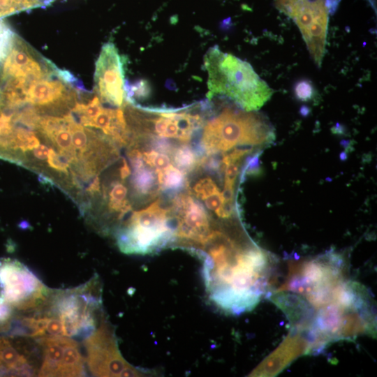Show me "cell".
Instances as JSON below:
<instances>
[{
    "mask_svg": "<svg viewBox=\"0 0 377 377\" xmlns=\"http://www.w3.org/2000/svg\"><path fill=\"white\" fill-rule=\"evenodd\" d=\"M234 209L233 200L223 201L221 205L215 211V214L220 219H228L232 216Z\"/></svg>",
    "mask_w": 377,
    "mask_h": 377,
    "instance_id": "cell-23",
    "label": "cell"
},
{
    "mask_svg": "<svg viewBox=\"0 0 377 377\" xmlns=\"http://www.w3.org/2000/svg\"><path fill=\"white\" fill-rule=\"evenodd\" d=\"M170 165V159L165 153H157L154 160V167L158 170H163Z\"/></svg>",
    "mask_w": 377,
    "mask_h": 377,
    "instance_id": "cell-25",
    "label": "cell"
},
{
    "mask_svg": "<svg viewBox=\"0 0 377 377\" xmlns=\"http://www.w3.org/2000/svg\"><path fill=\"white\" fill-rule=\"evenodd\" d=\"M310 112V108L306 105L301 106L300 109V114L303 117H306Z\"/></svg>",
    "mask_w": 377,
    "mask_h": 377,
    "instance_id": "cell-27",
    "label": "cell"
},
{
    "mask_svg": "<svg viewBox=\"0 0 377 377\" xmlns=\"http://www.w3.org/2000/svg\"><path fill=\"white\" fill-rule=\"evenodd\" d=\"M275 6L297 25L313 61L320 67L328 25L329 13L324 0H276Z\"/></svg>",
    "mask_w": 377,
    "mask_h": 377,
    "instance_id": "cell-9",
    "label": "cell"
},
{
    "mask_svg": "<svg viewBox=\"0 0 377 377\" xmlns=\"http://www.w3.org/2000/svg\"><path fill=\"white\" fill-rule=\"evenodd\" d=\"M124 89L126 101L132 103L135 99H143L147 98L150 93L149 82L144 80L136 81L132 84H125Z\"/></svg>",
    "mask_w": 377,
    "mask_h": 377,
    "instance_id": "cell-18",
    "label": "cell"
},
{
    "mask_svg": "<svg viewBox=\"0 0 377 377\" xmlns=\"http://www.w3.org/2000/svg\"><path fill=\"white\" fill-rule=\"evenodd\" d=\"M198 257L203 263L202 274L210 300L250 289L272 264L268 253L255 243H241L225 232L216 234Z\"/></svg>",
    "mask_w": 377,
    "mask_h": 377,
    "instance_id": "cell-2",
    "label": "cell"
},
{
    "mask_svg": "<svg viewBox=\"0 0 377 377\" xmlns=\"http://www.w3.org/2000/svg\"><path fill=\"white\" fill-rule=\"evenodd\" d=\"M240 167V161L230 162L224 173V182L235 184Z\"/></svg>",
    "mask_w": 377,
    "mask_h": 377,
    "instance_id": "cell-22",
    "label": "cell"
},
{
    "mask_svg": "<svg viewBox=\"0 0 377 377\" xmlns=\"http://www.w3.org/2000/svg\"><path fill=\"white\" fill-rule=\"evenodd\" d=\"M175 219V247L197 256L208 242L213 228L212 219L205 207L191 195H177L169 208Z\"/></svg>",
    "mask_w": 377,
    "mask_h": 377,
    "instance_id": "cell-8",
    "label": "cell"
},
{
    "mask_svg": "<svg viewBox=\"0 0 377 377\" xmlns=\"http://www.w3.org/2000/svg\"><path fill=\"white\" fill-rule=\"evenodd\" d=\"M119 249L127 254H149L175 246L169 209L160 200L133 212L114 232Z\"/></svg>",
    "mask_w": 377,
    "mask_h": 377,
    "instance_id": "cell-6",
    "label": "cell"
},
{
    "mask_svg": "<svg viewBox=\"0 0 377 377\" xmlns=\"http://www.w3.org/2000/svg\"><path fill=\"white\" fill-rule=\"evenodd\" d=\"M95 91L101 103L124 108L128 103L121 57L112 43L105 44L96 63Z\"/></svg>",
    "mask_w": 377,
    "mask_h": 377,
    "instance_id": "cell-12",
    "label": "cell"
},
{
    "mask_svg": "<svg viewBox=\"0 0 377 377\" xmlns=\"http://www.w3.org/2000/svg\"><path fill=\"white\" fill-rule=\"evenodd\" d=\"M204 200L207 208L210 211L215 212L223 203V198L219 191L207 196Z\"/></svg>",
    "mask_w": 377,
    "mask_h": 377,
    "instance_id": "cell-24",
    "label": "cell"
},
{
    "mask_svg": "<svg viewBox=\"0 0 377 377\" xmlns=\"http://www.w3.org/2000/svg\"><path fill=\"white\" fill-rule=\"evenodd\" d=\"M41 352L38 376H82L84 359L79 343L60 335L44 336L36 339Z\"/></svg>",
    "mask_w": 377,
    "mask_h": 377,
    "instance_id": "cell-11",
    "label": "cell"
},
{
    "mask_svg": "<svg viewBox=\"0 0 377 377\" xmlns=\"http://www.w3.org/2000/svg\"><path fill=\"white\" fill-rule=\"evenodd\" d=\"M347 269L341 254L328 251L292 265L285 282L271 293L290 330L308 339L313 353L336 341L376 337L374 300L364 286L348 278Z\"/></svg>",
    "mask_w": 377,
    "mask_h": 377,
    "instance_id": "cell-1",
    "label": "cell"
},
{
    "mask_svg": "<svg viewBox=\"0 0 377 377\" xmlns=\"http://www.w3.org/2000/svg\"><path fill=\"white\" fill-rule=\"evenodd\" d=\"M0 290L5 302L20 311L36 309L52 291L27 266L10 258L0 260Z\"/></svg>",
    "mask_w": 377,
    "mask_h": 377,
    "instance_id": "cell-7",
    "label": "cell"
},
{
    "mask_svg": "<svg viewBox=\"0 0 377 377\" xmlns=\"http://www.w3.org/2000/svg\"><path fill=\"white\" fill-rule=\"evenodd\" d=\"M15 34L10 29L0 35V64L7 57L13 45Z\"/></svg>",
    "mask_w": 377,
    "mask_h": 377,
    "instance_id": "cell-21",
    "label": "cell"
},
{
    "mask_svg": "<svg viewBox=\"0 0 377 377\" xmlns=\"http://www.w3.org/2000/svg\"><path fill=\"white\" fill-rule=\"evenodd\" d=\"M223 201H232L234 199V184L224 182V188L221 193Z\"/></svg>",
    "mask_w": 377,
    "mask_h": 377,
    "instance_id": "cell-26",
    "label": "cell"
},
{
    "mask_svg": "<svg viewBox=\"0 0 377 377\" xmlns=\"http://www.w3.org/2000/svg\"><path fill=\"white\" fill-rule=\"evenodd\" d=\"M170 154L174 163L184 173L197 168L198 159L191 146L186 143L176 146Z\"/></svg>",
    "mask_w": 377,
    "mask_h": 377,
    "instance_id": "cell-16",
    "label": "cell"
},
{
    "mask_svg": "<svg viewBox=\"0 0 377 377\" xmlns=\"http://www.w3.org/2000/svg\"><path fill=\"white\" fill-rule=\"evenodd\" d=\"M50 0H0V17L36 8Z\"/></svg>",
    "mask_w": 377,
    "mask_h": 377,
    "instance_id": "cell-17",
    "label": "cell"
},
{
    "mask_svg": "<svg viewBox=\"0 0 377 377\" xmlns=\"http://www.w3.org/2000/svg\"><path fill=\"white\" fill-rule=\"evenodd\" d=\"M311 354L307 339L300 333L290 330L279 346L251 372L252 376H274L297 358Z\"/></svg>",
    "mask_w": 377,
    "mask_h": 377,
    "instance_id": "cell-13",
    "label": "cell"
},
{
    "mask_svg": "<svg viewBox=\"0 0 377 377\" xmlns=\"http://www.w3.org/2000/svg\"><path fill=\"white\" fill-rule=\"evenodd\" d=\"M160 190L170 194L177 193L186 185L185 173L172 165L163 170H155Z\"/></svg>",
    "mask_w": 377,
    "mask_h": 377,
    "instance_id": "cell-15",
    "label": "cell"
},
{
    "mask_svg": "<svg viewBox=\"0 0 377 377\" xmlns=\"http://www.w3.org/2000/svg\"><path fill=\"white\" fill-rule=\"evenodd\" d=\"M195 195L204 200L207 196L219 192L214 181L210 177L200 179L193 188Z\"/></svg>",
    "mask_w": 377,
    "mask_h": 377,
    "instance_id": "cell-19",
    "label": "cell"
},
{
    "mask_svg": "<svg viewBox=\"0 0 377 377\" xmlns=\"http://www.w3.org/2000/svg\"><path fill=\"white\" fill-rule=\"evenodd\" d=\"M98 285V280L92 279L74 289L52 290L37 311L57 320L64 336L89 335L102 316Z\"/></svg>",
    "mask_w": 377,
    "mask_h": 377,
    "instance_id": "cell-5",
    "label": "cell"
},
{
    "mask_svg": "<svg viewBox=\"0 0 377 377\" xmlns=\"http://www.w3.org/2000/svg\"><path fill=\"white\" fill-rule=\"evenodd\" d=\"M204 64L208 73L209 101L221 96L244 111L251 112L260 108L273 94L251 64L223 52L216 46L207 52Z\"/></svg>",
    "mask_w": 377,
    "mask_h": 377,
    "instance_id": "cell-3",
    "label": "cell"
},
{
    "mask_svg": "<svg viewBox=\"0 0 377 377\" xmlns=\"http://www.w3.org/2000/svg\"><path fill=\"white\" fill-rule=\"evenodd\" d=\"M25 339L0 336V374L31 376L36 373L34 350ZM38 372V370H37Z\"/></svg>",
    "mask_w": 377,
    "mask_h": 377,
    "instance_id": "cell-14",
    "label": "cell"
},
{
    "mask_svg": "<svg viewBox=\"0 0 377 377\" xmlns=\"http://www.w3.org/2000/svg\"><path fill=\"white\" fill-rule=\"evenodd\" d=\"M197 144L205 155L224 153L239 145L257 146L274 139V131L260 114L226 108L203 126Z\"/></svg>",
    "mask_w": 377,
    "mask_h": 377,
    "instance_id": "cell-4",
    "label": "cell"
},
{
    "mask_svg": "<svg viewBox=\"0 0 377 377\" xmlns=\"http://www.w3.org/2000/svg\"><path fill=\"white\" fill-rule=\"evenodd\" d=\"M332 131L335 134H342L344 132L343 127L339 124H337V125L332 128Z\"/></svg>",
    "mask_w": 377,
    "mask_h": 377,
    "instance_id": "cell-28",
    "label": "cell"
},
{
    "mask_svg": "<svg viewBox=\"0 0 377 377\" xmlns=\"http://www.w3.org/2000/svg\"><path fill=\"white\" fill-rule=\"evenodd\" d=\"M86 362L94 376H132L138 371L122 357L110 326L102 319L96 329L86 337Z\"/></svg>",
    "mask_w": 377,
    "mask_h": 377,
    "instance_id": "cell-10",
    "label": "cell"
},
{
    "mask_svg": "<svg viewBox=\"0 0 377 377\" xmlns=\"http://www.w3.org/2000/svg\"><path fill=\"white\" fill-rule=\"evenodd\" d=\"M314 92L312 82L307 80L297 81L294 86L295 96L300 101L306 102L311 101L314 96Z\"/></svg>",
    "mask_w": 377,
    "mask_h": 377,
    "instance_id": "cell-20",
    "label": "cell"
},
{
    "mask_svg": "<svg viewBox=\"0 0 377 377\" xmlns=\"http://www.w3.org/2000/svg\"><path fill=\"white\" fill-rule=\"evenodd\" d=\"M339 158L341 161H346L348 158L347 153L346 151H342L339 154Z\"/></svg>",
    "mask_w": 377,
    "mask_h": 377,
    "instance_id": "cell-29",
    "label": "cell"
}]
</instances>
